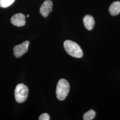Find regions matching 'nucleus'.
<instances>
[{
  "mask_svg": "<svg viewBox=\"0 0 120 120\" xmlns=\"http://www.w3.org/2000/svg\"><path fill=\"white\" fill-rule=\"evenodd\" d=\"M64 47L68 54L74 57L81 58L83 53L80 46L75 42L70 40H66L64 43Z\"/></svg>",
  "mask_w": 120,
  "mask_h": 120,
  "instance_id": "obj_1",
  "label": "nucleus"
},
{
  "mask_svg": "<svg viewBox=\"0 0 120 120\" xmlns=\"http://www.w3.org/2000/svg\"><path fill=\"white\" fill-rule=\"evenodd\" d=\"M70 86L68 82L64 79L59 81L56 88V98L60 101L64 100L69 94Z\"/></svg>",
  "mask_w": 120,
  "mask_h": 120,
  "instance_id": "obj_2",
  "label": "nucleus"
},
{
  "mask_svg": "<svg viewBox=\"0 0 120 120\" xmlns=\"http://www.w3.org/2000/svg\"><path fill=\"white\" fill-rule=\"evenodd\" d=\"M29 90L28 87L23 83L18 84L15 90V98L19 103L25 102L28 98Z\"/></svg>",
  "mask_w": 120,
  "mask_h": 120,
  "instance_id": "obj_3",
  "label": "nucleus"
},
{
  "mask_svg": "<svg viewBox=\"0 0 120 120\" xmlns=\"http://www.w3.org/2000/svg\"><path fill=\"white\" fill-rule=\"evenodd\" d=\"M30 41H26L20 45L15 46L13 48V53L16 57L23 56L28 51Z\"/></svg>",
  "mask_w": 120,
  "mask_h": 120,
  "instance_id": "obj_4",
  "label": "nucleus"
},
{
  "mask_svg": "<svg viewBox=\"0 0 120 120\" xmlns=\"http://www.w3.org/2000/svg\"><path fill=\"white\" fill-rule=\"evenodd\" d=\"M11 22L14 26L22 27L26 24V17L21 13L14 14L11 18Z\"/></svg>",
  "mask_w": 120,
  "mask_h": 120,
  "instance_id": "obj_5",
  "label": "nucleus"
},
{
  "mask_svg": "<svg viewBox=\"0 0 120 120\" xmlns=\"http://www.w3.org/2000/svg\"><path fill=\"white\" fill-rule=\"evenodd\" d=\"M52 2L50 0H46L43 2L40 9V12L45 17H47L49 13L52 11Z\"/></svg>",
  "mask_w": 120,
  "mask_h": 120,
  "instance_id": "obj_6",
  "label": "nucleus"
},
{
  "mask_svg": "<svg viewBox=\"0 0 120 120\" xmlns=\"http://www.w3.org/2000/svg\"><path fill=\"white\" fill-rule=\"evenodd\" d=\"M83 23L87 30H92L95 25L94 19L92 16L87 15L83 18Z\"/></svg>",
  "mask_w": 120,
  "mask_h": 120,
  "instance_id": "obj_7",
  "label": "nucleus"
},
{
  "mask_svg": "<svg viewBox=\"0 0 120 120\" xmlns=\"http://www.w3.org/2000/svg\"><path fill=\"white\" fill-rule=\"evenodd\" d=\"M109 13L113 16L118 15L120 13V2L115 1L109 7Z\"/></svg>",
  "mask_w": 120,
  "mask_h": 120,
  "instance_id": "obj_8",
  "label": "nucleus"
},
{
  "mask_svg": "<svg viewBox=\"0 0 120 120\" xmlns=\"http://www.w3.org/2000/svg\"><path fill=\"white\" fill-rule=\"evenodd\" d=\"M96 116V112L93 109L90 110L85 113L83 116V120H93Z\"/></svg>",
  "mask_w": 120,
  "mask_h": 120,
  "instance_id": "obj_9",
  "label": "nucleus"
},
{
  "mask_svg": "<svg viewBox=\"0 0 120 120\" xmlns=\"http://www.w3.org/2000/svg\"><path fill=\"white\" fill-rule=\"evenodd\" d=\"M15 0H0V7L2 8L8 7Z\"/></svg>",
  "mask_w": 120,
  "mask_h": 120,
  "instance_id": "obj_10",
  "label": "nucleus"
},
{
  "mask_svg": "<svg viewBox=\"0 0 120 120\" xmlns=\"http://www.w3.org/2000/svg\"><path fill=\"white\" fill-rule=\"evenodd\" d=\"M49 116L48 114L46 113L41 114L39 116L38 119L39 120H49Z\"/></svg>",
  "mask_w": 120,
  "mask_h": 120,
  "instance_id": "obj_11",
  "label": "nucleus"
},
{
  "mask_svg": "<svg viewBox=\"0 0 120 120\" xmlns=\"http://www.w3.org/2000/svg\"><path fill=\"white\" fill-rule=\"evenodd\" d=\"M29 16H30V15H29V14H28V15H27V17H29Z\"/></svg>",
  "mask_w": 120,
  "mask_h": 120,
  "instance_id": "obj_12",
  "label": "nucleus"
}]
</instances>
